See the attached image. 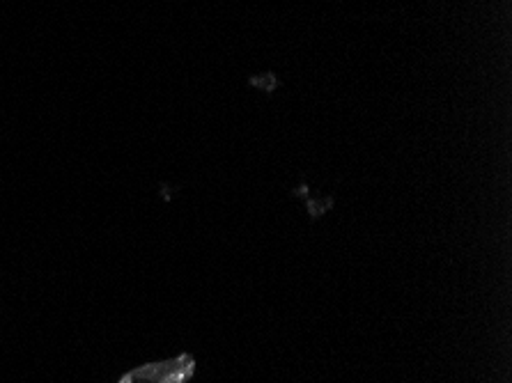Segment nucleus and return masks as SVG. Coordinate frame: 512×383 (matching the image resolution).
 I'll list each match as a JSON object with an SVG mask.
<instances>
[{
  "mask_svg": "<svg viewBox=\"0 0 512 383\" xmlns=\"http://www.w3.org/2000/svg\"><path fill=\"white\" fill-rule=\"evenodd\" d=\"M193 372V361L189 356H180L175 361L147 365L141 370L127 374L122 383H186Z\"/></svg>",
  "mask_w": 512,
  "mask_h": 383,
  "instance_id": "nucleus-1",
  "label": "nucleus"
}]
</instances>
